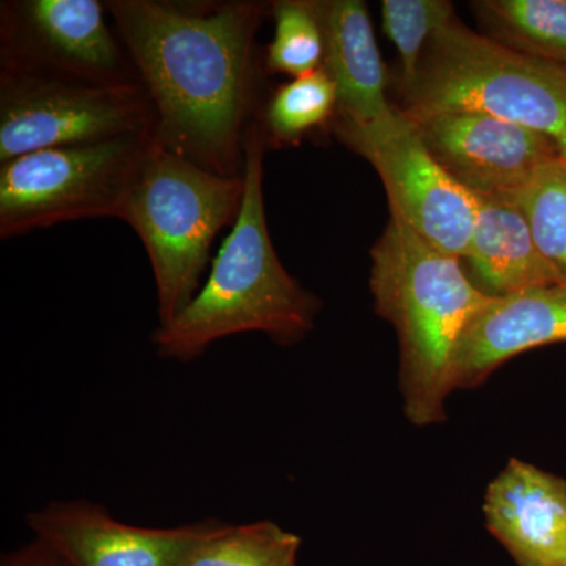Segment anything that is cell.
Listing matches in <instances>:
<instances>
[{
    "label": "cell",
    "mask_w": 566,
    "mask_h": 566,
    "mask_svg": "<svg viewBox=\"0 0 566 566\" xmlns=\"http://www.w3.org/2000/svg\"><path fill=\"white\" fill-rule=\"evenodd\" d=\"M112 25L155 109V139L208 172L240 177L260 112L256 0H107Z\"/></svg>",
    "instance_id": "cell-1"
},
{
    "label": "cell",
    "mask_w": 566,
    "mask_h": 566,
    "mask_svg": "<svg viewBox=\"0 0 566 566\" xmlns=\"http://www.w3.org/2000/svg\"><path fill=\"white\" fill-rule=\"evenodd\" d=\"M266 142L256 122L244 139V197L232 232L212 260L191 303L151 335L161 359L188 364L232 335L260 333L292 346L314 329L322 301L283 266L268 230L263 161Z\"/></svg>",
    "instance_id": "cell-2"
},
{
    "label": "cell",
    "mask_w": 566,
    "mask_h": 566,
    "mask_svg": "<svg viewBox=\"0 0 566 566\" xmlns=\"http://www.w3.org/2000/svg\"><path fill=\"white\" fill-rule=\"evenodd\" d=\"M370 290L400 344L406 417L417 427L444 422L458 345L493 294L469 281L460 259L395 218L371 249Z\"/></svg>",
    "instance_id": "cell-3"
},
{
    "label": "cell",
    "mask_w": 566,
    "mask_h": 566,
    "mask_svg": "<svg viewBox=\"0 0 566 566\" xmlns=\"http://www.w3.org/2000/svg\"><path fill=\"white\" fill-rule=\"evenodd\" d=\"M401 114L412 123L479 112L545 134L566 158V69L528 57L453 17L434 33Z\"/></svg>",
    "instance_id": "cell-4"
},
{
    "label": "cell",
    "mask_w": 566,
    "mask_h": 566,
    "mask_svg": "<svg viewBox=\"0 0 566 566\" xmlns=\"http://www.w3.org/2000/svg\"><path fill=\"white\" fill-rule=\"evenodd\" d=\"M244 178L222 177L156 142L134 181L122 221L139 234L150 259L158 326L172 322L200 290L210 249L233 226Z\"/></svg>",
    "instance_id": "cell-5"
},
{
    "label": "cell",
    "mask_w": 566,
    "mask_h": 566,
    "mask_svg": "<svg viewBox=\"0 0 566 566\" xmlns=\"http://www.w3.org/2000/svg\"><path fill=\"white\" fill-rule=\"evenodd\" d=\"M156 139L148 134L44 148L0 164V238L81 219H123Z\"/></svg>",
    "instance_id": "cell-6"
},
{
    "label": "cell",
    "mask_w": 566,
    "mask_h": 566,
    "mask_svg": "<svg viewBox=\"0 0 566 566\" xmlns=\"http://www.w3.org/2000/svg\"><path fill=\"white\" fill-rule=\"evenodd\" d=\"M140 84L96 85L0 70V164L44 148L155 137Z\"/></svg>",
    "instance_id": "cell-7"
},
{
    "label": "cell",
    "mask_w": 566,
    "mask_h": 566,
    "mask_svg": "<svg viewBox=\"0 0 566 566\" xmlns=\"http://www.w3.org/2000/svg\"><path fill=\"white\" fill-rule=\"evenodd\" d=\"M106 14L98 0L0 3V70L96 85L139 84Z\"/></svg>",
    "instance_id": "cell-8"
},
{
    "label": "cell",
    "mask_w": 566,
    "mask_h": 566,
    "mask_svg": "<svg viewBox=\"0 0 566 566\" xmlns=\"http://www.w3.org/2000/svg\"><path fill=\"white\" fill-rule=\"evenodd\" d=\"M333 129L381 177L390 218L447 255L465 259L475 229V196L436 163L415 123L395 107L389 118L370 128Z\"/></svg>",
    "instance_id": "cell-9"
},
{
    "label": "cell",
    "mask_w": 566,
    "mask_h": 566,
    "mask_svg": "<svg viewBox=\"0 0 566 566\" xmlns=\"http://www.w3.org/2000/svg\"><path fill=\"white\" fill-rule=\"evenodd\" d=\"M415 125L436 163L474 196L515 202L545 164L564 156L545 134L479 112H447Z\"/></svg>",
    "instance_id": "cell-10"
},
{
    "label": "cell",
    "mask_w": 566,
    "mask_h": 566,
    "mask_svg": "<svg viewBox=\"0 0 566 566\" xmlns=\"http://www.w3.org/2000/svg\"><path fill=\"white\" fill-rule=\"evenodd\" d=\"M25 524L71 566H182L229 523L203 520L177 527H139L104 506L77 499L29 512Z\"/></svg>",
    "instance_id": "cell-11"
},
{
    "label": "cell",
    "mask_w": 566,
    "mask_h": 566,
    "mask_svg": "<svg viewBox=\"0 0 566 566\" xmlns=\"http://www.w3.org/2000/svg\"><path fill=\"white\" fill-rule=\"evenodd\" d=\"M488 532L516 566H566V480L512 458L486 488Z\"/></svg>",
    "instance_id": "cell-12"
},
{
    "label": "cell",
    "mask_w": 566,
    "mask_h": 566,
    "mask_svg": "<svg viewBox=\"0 0 566 566\" xmlns=\"http://www.w3.org/2000/svg\"><path fill=\"white\" fill-rule=\"evenodd\" d=\"M566 342V286L493 294L458 345L452 387L475 389L517 354Z\"/></svg>",
    "instance_id": "cell-13"
},
{
    "label": "cell",
    "mask_w": 566,
    "mask_h": 566,
    "mask_svg": "<svg viewBox=\"0 0 566 566\" xmlns=\"http://www.w3.org/2000/svg\"><path fill=\"white\" fill-rule=\"evenodd\" d=\"M324 36L323 69L337 88L333 128L365 129L385 122L386 69L363 0H316Z\"/></svg>",
    "instance_id": "cell-14"
},
{
    "label": "cell",
    "mask_w": 566,
    "mask_h": 566,
    "mask_svg": "<svg viewBox=\"0 0 566 566\" xmlns=\"http://www.w3.org/2000/svg\"><path fill=\"white\" fill-rule=\"evenodd\" d=\"M475 229L464 260L495 294L564 285L536 248L526 216L516 202L483 196H475Z\"/></svg>",
    "instance_id": "cell-15"
},
{
    "label": "cell",
    "mask_w": 566,
    "mask_h": 566,
    "mask_svg": "<svg viewBox=\"0 0 566 566\" xmlns=\"http://www.w3.org/2000/svg\"><path fill=\"white\" fill-rule=\"evenodd\" d=\"M471 7L490 39L566 69V0H479Z\"/></svg>",
    "instance_id": "cell-16"
},
{
    "label": "cell",
    "mask_w": 566,
    "mask_h": 566,
    "mask_svg": "<svg viewBox=\"0 0 566 566\" xmlns=\"http://www.w3.org/2000/svg\"><path fill=\"white\" fill-rule=\"evenodd\" d=\"M337 103V88L322 66L281 85L260 107L255 122L266 147H283L297 144L305 134L333 123Z\"/></svg>",
    "instance_id": "cell-17"
},
{
    "label": "cell",
    "mask_w": 566,
    "mask_h": 566,
    "mask_svg": "<svg viewBox=\"0 0 566 566\" xmlns=\"http://www.w3.org/2000/svg\"><path fill=\"white\" fill-rule=\"evenodd\" d=\"M274 39L263 55L264 73L296 77L322 69L324 36L316 0H275Z\"/></svg>",
    "instance_id": "cell-18"
},
{
    "label": "cell",
    "mask_w": 566,
    "mask_h": 566,
    "mask_svg": "<svg viewBox=\"0 0 566 566\" xmlns=\"http://www.w3.org/2000/svg\"><path fill=\"white\" fill-rule=\"evenodd\" d=\"M536 248L566 286V158L553 159L516 197Z\"/></svg>",
    "instance_id": "cell-19"
},
{
    "label": "cell",
    "mask_w": 566,
    "mask_h": 566,
    "mask_svg": "<svg viewBox=\"0 0 566 566\" xmlns=\"http://www.w3.org/2000/svg\"><path fill=\"white\" fill-rule=\"evenodd\" d=\"M453 17V3L446 0H382V28L400 57V93L415 82L434 33Z\"/></svg>",
    "instance_id": "cell-20"
},
{
    "label": "cell",
    "mask_w": 566,
    "mask_h": 566,
    "mask_svg": "<svg viewBox=\"0 0 566 566\" xmlns=\"http://www.w3.org/2000/svg\"><path fill=\"white\" fill-rule=\"evenodd\" d=\"M273 521L229 524L197 547L182 566H253L294 538Z\"/></svg>",
    "instance_id": "cell-21"
},
{
    "label": "cell",
    "mask_w": 566,
    "mask_h": 566,
    "mask_svg": "<svg viewBox=\"0 0 566 566\" xmlns=\"http://www.w3.org/2000/svg\"><path fill=\"white\" fill-rule=\"evenodd\" d=\"M0 566H71L69 562L39 538L2 556Z\"/></svg>",
    "instance_id": "cell-22"
},
{
    "label": "cell",
    "mask_w": 566,
    "mask_h": 566,
    "mask_svg": "<svg viewBox=\"0 0 566 566\" xmlns=\"http://www.w3.org/2000/svg\"><path fill=\"white\" fill-rule=\"evenodd\" d=\"M301 549L300 536H294L292 542L286 543L281 549L275 551L273 556L264 558L253 566H297V554Z\"/></svg>",
    "instance_id": "cell-23"
}]
</instances>
